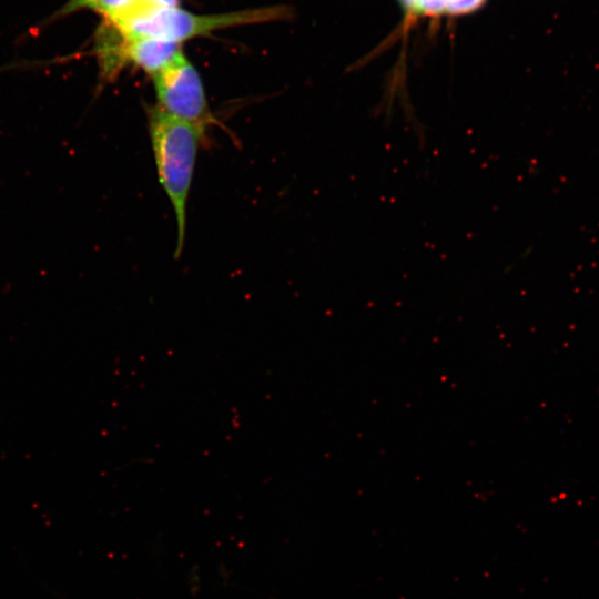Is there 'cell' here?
Segmentation results:
<instances>
[{
    "label": "cell",
    "mask_w": 599,
    "mask_h": 599,
    "mask_svg": "<svg viewBox=\"0 0 599 599\" xmlns=\"http://www.w3.org/2000/svg\"><path fill=\"white\" fill-rule=\"evenodd\" d=\"M148 122L159 182L175 214V256L179 257L184 245L187 200L204 129L173 118L156 105L149 108Z\"/></svg>",
    "instance_id": "obj_1"
},
{
    "label": "cell",
    "mask_w": 599,
    "mask_h": 599,
    "mask_svg": "<svg viewBox=\"0 0 599 599\" xmlns=\"http://www.w3.org/2000/svg\"><path fill=\"white\" fill-rule=\"evenodd\" d=\"M291 9L286 6H270L213 14H197L180 7L140 6L118 21L106 22L128 38H152L181 43L221 29L285 20L291 17Z\"/></svg>",
    "instance_id": "obj_2"
},
{
    "label": "cell",
    "mask_w": 599,
    "mask_h": 599,
    "mask_svg": "<svg viewBox=\"0 0 599 599\" xmlns=\"http://www.w3.org/2000/svg\"><path fill=\"white\" fill-rule=\"evenodd\" d=\"M152 80L156 106L164 113L204 130L216 123L202 79L185 55L153 75Z\"/></svg>",
    "instance_id": "obj_3"
},
{
    "label": "cell",
    "mask_w": 599,
    "mask_h": 599,
    "mask_svg": "<svg viewBox=\"0 0 599 599\" xmlns=\"http://www.w3.org/2000/svg\"><path fill=\"white\" fill-rule=\"evenodd\" d=\"M114 51L121 70L125 65L132 64L151 77L184 55L181 43L152 38H128L120 32Z\"/></svg>",
    "instance_id": "obj_4"
},
{
    "label": "cell",
    "mask_w": 599,
    "mask_h": 599,
    "mask_svg": "<svg viewBox=\"0 0 599 599\" xmlns=\"http://www.w3.org/2000/svg\"><path fill=\"white\" fill-rule=\"evenodd\" d=\"M143 4L142 0H69L57 12V17L60 18L78 10L89 9L101 14L104 21L114 22Z\"/></svg>",
    "instance_id": "obj_5"
},
{
    "label": "cell",
    "mask_w": 599,
    "mask_h": 599,
    "mask_svg": "<svg viewBox=\"0 0 599 599\" xmlns=\"http://www.w3.org/2000/svg\"><path fill=\"white\" fill-rule=\"evenodd\" d=\"M148 7L154 8H176L180 6V0H142Z\"/></svg>",
    "instance_id": "obj_6"
},
{
    "label": "cell",
    "mask_w": 599,
    "mask_h": 599,
    "mask_svg": "<svg viewBox=\"0 0 599 599\" xmlns=\"http://www.w3.org/2000/svg\"><path fill=\"white\" fill-rule=\"evenodd\" d=\"M398 1L408 11V13L412 12L415 0H398Z\"/></svg>",
    "instance_id": "obj_7"
}]
</instances>
